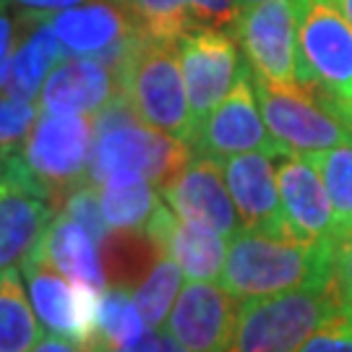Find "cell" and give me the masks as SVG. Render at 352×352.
Segmentation results:
<instances>
[{
  "mask_svg": "<svg viewBox=\"0 0 352 352\" xmlns=\"http://www.w3.org/2000/svg\"><path fill=\"white\" fill-rule=\"evenodd\" d=\"M337 245L305 243L240 227L227 245L222 287L238 302L272 298L298 287H324L334 282Z\"/></svg>",
  "mask_w": 352,
  "mask_h": 352,
  "instance_id": "6da1fadb",
  "label": "cell"
},
{
  "mask_svg": "<svg viewBox=\"0 0 352 352\" xmlns=\"http://www.w3.org/2000/svg\"><path fill=\"white\" fill-rule=\"evenodd\" d=\"M193 157L188 141L146 126L123 91L94 115L89 183L100 186L115 173H139L162 190Z\"/></svg>",
  "mask_w": 352,
  "mask_h": 352,
  "instance_id": "7a4b0ae2",
  "label": "cell"
},
{
  "mask_svg": "<svg viewBox=\"0 0 352 352\" xmlns=\"http://www.w3.org/2000/svg\"><path fill=\"white\" fill-rule=\"evenodd\" d=\"M344 308L337 279L324 287H298L240 302L227 352H298L324 321Z\"/></svg>",
  "mask_w": 352,
  "mask_h": 352,
  "instance_id": "3957f363",
  "label": "cell"
},
{
  "mask_svg": "<svg viewBox=\"0 0 352 352\" xmlns=\"http://www.w3.org/2000/svg\"><path fill=\"white\" fill-rule=\"evenodd\" d=\"M264 123L279 149L314 154L352 139L340 102L314 81L272 84L253 76Z\"/></svg>",
  "mask_w": 352,
  "mask_h": 352,
  "instance_id": "277c9868",
  "label": "cell"
},
{
  "mask_svg": "<svg viewBox=\"0 0 352 352\" xmlns=\"http://www.w3.org/2000/svg\"><path fill=\"white\" fill-rule=\"evenodd\" d=\"M120 91L146 126L190 144L196 126L175 42L141 37L120 68Z\"/></svg>",
  "mask_w": 352,
  "mask_h": 352,
  "instance_id": "5b68a950",
  "label": "cell"
},
{
  "mask_svg": "<svg viewBox=\"0 0 352 352\" xmlns=\"http://www.w3.org/2000/svg\"><path fill=\"white\" fill-rule=\"evenodd\" d=\"M94 146V118L89 115L39 113L21 146L26 170L55 201L78 183L89 180Z\"/></svg>",
  "mask_w": 352,
  "mask_h": 352,
  "instance_id": "8992f818",
  "label": "cell"
},
{
  "mask_svg": "<svg viewBox=\"0 0 352 352\" xmlns=\"http://www.w3.org/2000/svg\"><path fill=\"white\" fill-rule=\"evenodd\" d=\"M300 81L352 102V24L334 0H305L298 21Z\"/></svg>",
  "mask_w": 352,
  "mask_h": 352,
  "instance_id": "52a82bcc",
  "label": "cell"
},
{
  "mask_svg": "<svg viewBox=\"0 0 352 352\" xmlns=\"http://www.w3.org/2000/svg\"><path fill=\"white\" fill-rule=\"evenodd\" d=\"M298 21L300 6L289 0H266L240 11L232 32L253 76L272 84L300 81Z\"/></svg>",
  "mask_w": 352,
  "mask_h": 352,
  "instance_id": "ba28073f",
  "label": "cell"
},
{
  "mask_svg": "<svg viewBox=\"0 0 352 352\" xmlns=\"http://www.w3.org/2000/svg\"><path fill=\"white\" fill-rule=\"evenodd\" d=\"M21 277L45 331L65 337L81 347L94 337L102 292L63 277L39 245L21 264Z\"/></svg>",
  "mask_w": 352,
  "mask_h": 352,
  "instance_id": "9c48e42d",
  "label": "cell"
},
{
  "mask_svg": "<svg viewBox=\"0 0 352 352\" xmlns=\"http://www.w3.org/2000/svg\"><path fill=\"white\" fill-rule=\"evenodd\" d=\"M47 19L68 55L97 58L118 76L141 42L133 16L123 0H87Z\"/></svg>",
  "mask_w": 352,
  "mask_h": 352,
  "instance_id": "30bf717a",
  "label": "cell"
},
{
  "mask_svg": "<svg viewBox=\"0 0 352 352\" xmlns=\"http://www.w3.org/2000/svg\"><path fill=\"white\" fill-rule=\"evenodd\" d=\"M190 149L193 154L212 157L219 162H225L235 154H245V151L285 154L274 144L264 123V115L256 100L251 68L243 71L232 91L196 126L190 136Z\"/></svg>",
  "mask_w": 352,
  "mask_h": 352,
  "instance_id": "8fae6325",
  "label": "cell"
},
{
  "mask_svg": "<svg viewBox=\"0 0 352 352\" xmlns=\"http://www.w3.org/2000/svg\"><path fill=\"white\" fill-rule=\"evenodd\" d=\"M183 81L188 91L193 126H199L225 100L245 71L235 39L225 29L196 26L177 42ZM196 131V128H193Z\"/></svg>",
  "mask_w": 352,
  "mask_h": 352,
  "instance_id": "7c38bea8",
  "label": "cell"
},
{
  "mask_svg": "<svg viewBox=\"0 0 352 352\" xmlns=\"http://www.w3.org/2000/svg\"><path fill=\"white\" fill-rule=\"evenodd\" d=\"M162 199L183 222L217 235L232 238L243 227L227 188L225 167L212 157L193 154L188 164L162 188Z\"/></svg>",
  "mask_w": 352,
  "mask_h": 352,
  "instance_id": "4fadbf2b",
  "label": "cell"
},
{
  "mask_svg": "<svg viewBox=\"0 0 352 352\" xmlns=\"http://www.w3.org/2000/svg\"><path fill=\"white\" fill-rule=\"evenodd\" d=\"M238 300L222 285L190 279L183 285L164 331L188 352H227L238 324Z\"/></svg>",
  "mask_w": 352,
  "mask_h": 352,
  "instance_id": "5bb4252c",
  "label": "cell"
},
{
  "mask_svg": "<svg viewBox=\"0 0 352 352\" xmlns=\"http://www.w3.org/2000/svg\"><path fill=\"white\" fill-rule=\"evenodd\" d=\"M277 186L282 212L292 238L305 243H331L337 245L334 206L308 154L287 151L277 162Z\"/></svg>",
  "mask_w": 352,
  "mask_h": 352,
  "instance_id": "9a60e30c",
  "label": "cell"
},
{
  "mask_svg": "<svg viewBox=\"0 0 352 352\" xmlns=\"http://www.w3.org/2000/svg\"><path fill=\"white\" fill-rule=\"evenodd\" d=\"M274 151H245L222 162L230 196L238 209L240 225L245 230H261L272 235H289L282 212L277 186ZM292 238V235H289Z\"/></svg>",
  "mask_w": 352,
  "mask_h": 352,
  "instance_id": "2e32d148",
  "label": "cell"
},
{
  "mask_svg": "<svg viewBox=\"0 0 352 352\" xmlns=\"http://www.w3.org/2000/svg\"><path fill=\"white\" fill-rule=\"evenodd\" d=\"M120 94V76L97 58L68 55L47 76L39 107L55 115H89L94 118Z\"/></svg>",
  "mask_w": 352,
  "mask_h": 352,
  "instance_id": "e0dca14e",
  "label": "cell"
},
{
  "mask_svg": "<svg viewBox=\"0 0 352 352\" xmlns=\"http://www.w3.org/2000/svg\"><path fill=\"white\" fill-rule=\"evenodd\" d=\"M144 235L157 245V251L170 256L188 279L214 282L222 277L230 238L183 222L167 204L157 206Z\"/></svg>",
  "mask_w": 352,
  "mask_h": 352,
  "instance_id": "ac0fdd59",
  "label": "cell"
},
{
  "mask_svg": "<svg viewBox=\"0 0 352 352\" xmlns=\"http://www.w3.org/2000/svg\"><path fill=\"white\" fill-rule=\"evenodd\" d=\"M55 209L47 196L24 186L0 193V272L21 269L45 238Z\"/></svg>",
  "mask_w": 352,
  "mask_h": 352,
  "instance_id": "d6986e66",
  "label": "cell"
},
{
  "mask_svg": "<svg viewBox=\"0 0 352 352\" xmlns=\"http://www.w3.org/2000/svg\"><path fill=\"white\" fill-rule=\"evenodd\" d=\"M21 16L26 21V32L19 37V45L13 50L8 78H6V87L0 94L26 102H39L47 76L60 60L68 58V50L58 39L47 16H32V13H21Z\"/></svg>",
  "mask_w": 352,
  "mask_h": 352,
  "instance_id": "ffe728a7",
  "label": "cell"
},
{
  "mask_svg": "<svg viewBox=\"0 0 352 352\" xmlns=\"http://www.w3.org/2000/svg\"><path fill=\"white\" fill-rule=\"evenodd\" d=\"M42 253L63 277L102 292L107 287V269L102 264L100 243L81 222L60 209L52 217L45 238L39 243Z\"/></svg>",
  "mask_w": 352,
  "mask_h": 352,
  "instance_id": "44dd1931",
  "label": "cell"
},
{
  "mask_svg": "<svg viewBox=\"0 0 352 352\" xmlns=\"http://www.w3.org/2000/svg\"><path fill=\"white\" fill-rule=\"evenodd\" d=\"M97 188L102 217L113 232H146L151 214L164 201L162 190L139 173H115Z\"/></svg>",
  "mask_w": 352,
  "mask_h": 352,
  "instance_id": "7402d4cb",
  "label": "cell"
},
{
  "mask_svg": "<svg viewBox=\"0 0 352 352\" xmlns=\"http://www.w3.org/2000/svg\"><path fill=\"white\" fill-rule=\"evenodd\" d=\"M21 269L0 272V352H32L42 334Z\"/></svg>",
  "mask_w": 352,
  "mask_h": 352,
  "instance_id": "603a6c76",
  "label": "cell"
},
{
  "mask_svg": "<svg viewBox=\"0 0 352 352\" xmlns=\"http://www.w3.org/2000/svg\"><path fill=\"white\" fill-rule=\"evenodd\" d=\"M316 170L321 173V180L327 186V193L334 206V225H337V243L352 232V139L331 146L324 151L308 154Z\"/></svg>",
  "mask_w": 352,
  "mask_h": 352,
  "instance_id": "cb8c5ba5",
  "label": "cell"
},
{
  "mask_svg": "<svg viewBox=\"0 0 352 352\" xmlns=\"http://www.w3.org/2000/svg\"><path fill=\"white\" fill-rule=\"evenodd\" d=\"M149 331L146 321L141 318L133 295L126 285H107L100 295V314H97V331L94 337L107 347H126L141 340Z\"/></svg>",
  "mask_w": 352,
  "mask_h": 352,
  "instance_id": "d4e9b609",
  "label": "cell"
},
{
  "mask_svg": "<svg viewBox=\"0 0 352 352\" xmlns=\"http://www.w3.org/2000/svg\"><path fill=\"white\" fill-rule=\"evenodd\" d=\"M183 269L170 258V256H160L151 264L149 274L141 279V285L133 292V300L139 308L141 318L146 321L149 329H162L167 316L175 305L177 295L183 289Z\"/></svg>",
  "mask_w": 352,
  "mask_h": 352,
  "instance_id": "484cf974",
  "label": "cell"
},
{
  "mask_svg": "<svg viewBox=\"0 0 352 352\" xmlns=\"http://www.w3.org/2000/svg\"><path fill=\"white\" fill-rule=\"evenodd\" d=\"M123 3L144 39L177 45L190 29H196L193 16L183 0H123Z\"/></svg>",
  "mask_w": 352,
  "mask_h": 352,
  "instance_id": "4316f807",
  "label": "cell"
},
{
  "mask_svg": "<svg viewBox=\"0 0 352 352\" xmlns=\"http://www.w3.org/2000/svg\"><path fill=\"white\" fill-rule=\"evenodd\" d=\"M39 113H42L39 102L0 94V151L21 149L32 126L37 123Z\"/></svg>",
  "mask_w": 352,
  "mask_h": 352,
  "instance_id": "83f0119b",
  "label": "cell"
},
{
  "mask_svg": "<svg viewBox=\"0 0 352 352\" xmlns=\"http://www.w3.org/2000/svg\"><path fill=\"white\" fill-rule=\"evenodd\" d=\"M60 209H63L68 217H74L76 222H81V225L87 227L100 245L107 240V235L113 232V230L107 227V222H104V217H102L100 188H97L94 183H89V180L87 183H78L76 188H71L65 193L63 201H60Z\"/></svg>",
  "mask_w": 352,
  "mask_h": 352,
  "instance_id": "f1b7e54d",
  "label": "cell"
},
{
  "mask_svg": "<svg viewBox=\"0 0 352 352\" xmlns=\"http://www.w3.org/2000/svg\"><path fill=\"white\" fill-rule=\"evenodd\" d=\"M298 352H352V308H342L329 321H324Z\"/></svg>",
  "mask_w": 352,
  "mask_h": 352,
  "instance_id": "f546056e",
  "label": "cell"
},
{
  "mask_svg": "<svg viewBox=\"0 0 352 352\" xmlns=\"http://www.w3.org/2000/svg\"><path fill=\"white\" fill-rule=\"evenodd\" d=\"M188 6L193 24L209 29H235L240 6L235 0H183Z\"/></svg>",
  "mask_w": 352,
  "mask_h": 352,
  "instance_id": "4dcf8cb0",
  "label": "cell"
},
{
  "mask_svg": "<svg viewBox=\"0 0 352 352\" xmlns=\"http://www.w3.org/2000/svg\"><path fill=\"white\" fill-rule=\"evenodd\" d=\"M19 24L11 13L6 8H0V91L6 87V78H8V68H11L13 50L19 45Z\"/></svg>",
  "mask_w": 352,
  "mask_h": 352,
  "instance_id": "1f68e13d",
  "label": "cell"
},
{
  "mask_svg": "<svg viewBox=\"0 0 352 352\" xmlns=\"http://www.w3.org/2000/svg\"><path fill=\"white\" fill-rule=\"evenodd\" d=\"M334 277L344 305L352 308V232L337 243V261H334Z\"/></svg>",
  "mask_w": 352,
  "mask_h": 352,
  "instance_id": "d6a6232c",
  "label": "cell"
},
{
  "mask_svg": "<svg viewBox=\"0 0 352 352\" xmlns=\"http://www.w3.org/2000/svg\"><path fill=\"white\" fill-rule=\"evenodd\" d=\"M157 342H160V329H149L141 340L131 342L126 347H107L102 340L91 337L84 344V352H157Z\"/></svg>",
  "mask_w": 352,
  "mask_h": 352,
  "instance_id": "836d02e7",
  "label": "cell"
},
{
  "mask_svg": "<svg viewBox=\"0 0 352 352\" xmlns=\"http://www.w3.org/2000/svg\"><path fill=\"white\" fill-rule=\"evenodd\" d=\"M13 3L21 13H32V16H52V13H60L65 8H74L81 6L87 0H8Z\"/></svg>",
  "mask_w": 352,
  "mask_h": 352,
  "instance_id": "e575fe53",
  "label": "cell"
},
{
  "mask_svg": "<svg viewBox=\"0 0 352 352\" xmlns=\"http://www.w3.org/2000/svg\"><path fill=\"white\" fill-rule=\"evenodd\" d=\"M32 352H84L81 344L65 340V337H55V334H47L37 342V347Z\"/></svg>",
  "mask_w": 352,
  "mask_h": 352,
  "instance_id": "d590c367",
  "label": "cell"
},
{
  "mask_svg": "<svg viewBox=\"0 0 352 352\" xmlns=\"http://www.w3.org/2000/svg\"><path fill=\"white\" fill-rule=\"evenodd\" d=\"M157 352H188L175 337H170L164 329H160V342H157Z\"/></svg>",
  "mask_w": 352,
  "mask_h": 352,
  "instance_id": "8d00e7d4",
  "label": "cell"
},
{
  "mask_svg": "<svg viewBox=\"0 0 352 352\" xmlns=\"http://www.w3.org/2000/svg\"><path fill=\"white\" fill-rule=\"evenodd\" d=\"M235 3H238L240 11H243V8H251V6H258V3H266V0H235ZM289 3H295V6H302L305 0H289Z\"/></svg>",
  "mask_w": 352,
  "mask_h": 352,
  "instance_id": "74e56055",
  "label": "cell"
},
{
  "mask_svg": "<svg viewBox=\"0 0 352 352\" xmlns=\"http://www.w3.org/2000/svg\"><path fill=\"white\" fill-rule=\"evenodd\" d=\"M337 6H340V11L344 13V19L352 24V0H334Z\"/></svg>",
  "mask_w": 352,
  "mask_h": 352,
  "instance_id": "f35d334b",
  "label": "cell"
},
{
  "mask_svg": "<svg viewBox=\"0 0 352 352\" xmlns=\"http://www.w3.org/2000/svg\"><path fill=\"white\" fill-rule=\"evenodd\" d=\"M8 6V0H0V8H6Z\"/></svg>",
  "mask_w": 352,
  "mask_h": 352,
  "instance_id": "ab89813d",
  "label": "cell"
}]
</instances>
